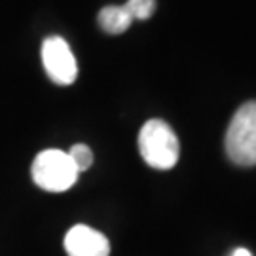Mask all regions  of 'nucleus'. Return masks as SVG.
<instances>
[{
    "label": "nucleus",
    "mask_w": 256,
    "mask_h": 256,
    "mask_svg": "<svg viewBox=\"0 0 256 256\" xmlns=\"http://www.w3.org/2000/svg\"><path fill=\"white\" fill-rule=\"evenodd\" d=\"M138 152L142 160L154 169H173L178 156H180V144L169 124L164 120H148L140 128L138 133Z\"/></svg>",
    "instance_id": "1"
},
{
    "label": "nucleus",
    "mask_w": 256,
    "mask_h": 256,
    "mask_svg": "<svg viewBox=\"0 0 256 256\" xmlns=\"http://www.w3.org/2000/svg\"><path fill=\"white\" fill-rule=\"evenodd\" d=\"M226 154L236 165H256V101L241 104L226 131Z\"/></svg>",
    "instance_id": "2"
},
{
    "label": "nucleus",
    "mask_w": 256,
    "mask_h": 256,
    "mask_svg": "<svg viewBox=\"0 0 256 256\" xmlns=\"http://www.w3.org/2000/svg\"><path fill=\"white\" fill-rule=\"evenodd\" d=\"M30 174L38 188H42L46 192L59 194L72 188L80 173L66 152L50 148V150H42L34 158Z\"/></svg>",
    "instance_id": "3"
},
{
    "label": "nucleus",
    "mask_w": 256,
    "mask_h": 256,
    "mask_svg": "<svg viewBox=\"0 0 256 256\" xmlns=\"http://www.w3.org/2000/svg\"><path fill=\"white\" fill-rule=\"evenodd\" d=\"M42 64L50 80L57 86H70L78 76L76 57L61 36H48L42 42Z\"/></svg>",
    "instance_id": "4"
},
{
    "label": "nucleus",
    "mask_w": 256,
    "mask_h": 256,
    "mask_svg": "<svg viewBox=\"0 0 256 256\" xmlns=\"http://www.w3.org/2000/svg\"><path fill=\"white\" fill-rule=\"evenodd\" d=\"M64 250L68 256H108L110 243L101 232L76 224L64 236Z\"/></svg>",
    "instance_id": "5"
},
{
    "label": "nucleus",
    "mask_w": 256,
    "mask_h": 256,
    "mask_svg": "<svg viewBox=\"0 0 256 256\" xmlns=\"http://www.w3.org/2000/svg\"><path fill=\"white\" fill-rule=\"evenodd\" d=\"M99 27L108 34H122L133 23L131 16L124 6H104L97 16Z\"/></svg>",
    "instance_id": "6"
},
{
    "label": "nucleus",
    "mask_w": 256,
    "mask_h": 256,
    "mask_svg": "<svg viewBox=\"0 0 256 256\" xmlns=\"http://www.w3.org/2000/svg\"><path fill=\"white\" fill-rule=\"evenodd\" d=\"M124 8L128 10V14L131 16V19L135 21H144V19L152 18L156 10V0H128L124 4Z\"/></svg>",
    "instance_id": "7"
},
{
    "label": "nucleus",
    "mask_w": 256,
    "mask_h": 256,
    "mask_svg": "<svg viewBox=\"0 0 256 256\" xmlns=\"http://www.w3.org/2000/svg\"><path fill=\"white\" fill-rule=\"evenodd\" d=\"M66 154L70 156V160H72V164L76 165V169H78V173H82V171H88L93 164V152L92 148L88 146V144H74Z\"/></svg>",
    "instance_id": "8"
},
{
    "label": "nucleus",
    "mask_w": 256,
    "mask_h": 256,
    "mask_svg": "<svg viewBox=\"0 0 256 256\" xmlns=\"http://www.w3.org/2000/svg\"><path fill=\"white\" fill-rule=\"evenodd\" d=\"M232 256H252L250 254V250H247V248H236L234 252H232Z\"/></svg>",
    "instance_id": "9"
}]
</instances>
